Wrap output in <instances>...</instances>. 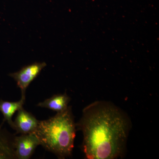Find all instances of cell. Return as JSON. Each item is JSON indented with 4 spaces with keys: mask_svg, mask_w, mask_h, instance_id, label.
Masks as SVG:
<instances>
[{
    "mask_svg": "<svg viewBox=\"0 0 159 159\" xmlns=\"http://www.w3.org/2000/svg\"><path fill=\"white\" fill-rule=\"evenodd\" d=\"M70 100V98L66 93L56 94L43 102H39L37 106L42 108L48 109L57 113H60L64 111L68 108Z\"/></svg>",
    "mask_w": 159,
    "mask_h": 159,
    "instance_id": "52a82bcc",
    "label": "cell"
},
{
    "mask_svg": "<svg viewBox=\"0 0 159 159\" xmlns=\"http://www.w3.org/2000/svg\"><path fill=\"white\" fill-rule=\"evenodd\" d=\"M25 101V98L22 97L17 102H9L0 99V112L4 117L2 123L7 122L13 129L14 123L12 120V116L16 112L23 107Z\"/></svg>",
    "mask_w": 159,
    "mask_h": 159,
    "instance_id": "ba28073f",
    "label": "cell"
},
{
    "mask_svg": "<svg viewBox=\"0 0 159 159\" xmlns=\"http://www.w3.org/2000/svg\"><path fill=\"white\" fill-rule=\"evenodd\" d=\"M39 121L31 113L22 107L17 111L13 125V129L16 134H29L35 132Z\"/></svg>",
    "mask_w": 159,
    "mask_h": 159,
    "instance_id": "5b68a950",
    "label": "cell"
},
{
    "mask_svg": "<svg viewBox=\"0 0 159 159\" xmlns=\"http://www.w3.org/2000/svg\"><path fill=\"white\" fill-rule=\"evenodd\" d=\"M76 126L82 132L87 158L116 159L124 154L130 121L116 105L105 101L91 103L84 109Z\"/></svg>",
    "mask_w": 159,
    "mask_h": 159,
    "instance_id": "6da1fadb",
    "label": "cell"
},
{
    "mask_svg": "<svg viewBox=\"0 0 159 159\" xmlns=\"http://www.w3.org/2000/svg\"><path fill=\"white\" fill-rule=\"evenodd\" d=\"M40 145L39 139L35 133L22 134L16 136L14 148L16 158L18 159H29L34 153L35 148Z\"/></svg>",
    "mask_w": 159,
    "mask_h": 159,
    "instance_id": "277c9868",
    "label": "cell"
},
{
    "mask_svg": "<svg viewBox=\"0 0 159 159\" xmlns=\"http://www.w3.org/2000/svg\"><path fill=\"white\" fill-rule=\"evenodd\" d=\"M15 136L0 126V159H16L15 152Z\"/></svg>",
    "mask_w": 159,
    "mask_h": 159,
    "instance_id": "8992f818",
    "label": "cell"
},
{
    "mask_svg": "<svg viewBox=\"0 0 159 159\" xmlns=\"http://www.w3.org/2000/svg\"><path fill=\"white\" fill-rule=\"evenodd\" d=\"M47 65L45 62H35L25 66L17 72L9 74L16 81L18 87L20 89L21 97L25 98L26 89Z\"/></svg>",
    "mask_w": 159,
    "mask_h": 159,
    "instance_id": "3957f363",
    "label": "cell"
},
{
    "mask_svg": "<svg viewBox=\"0 0 159 159\" xmlns=\"http://www.w3.org/2000/svg\"><path fill=\"white\" fill-rule=\"evenodd\" d=\"M76 124L71 106L47 120L39 121L35 134L40 145L60 159L70 157L76 136Z\"/></svg>",
    "mask_w": 159,
    "mask_h": 159,
    "instance_id": "7a4b0ae2",
    "label": "cell"
}]
</instances>
